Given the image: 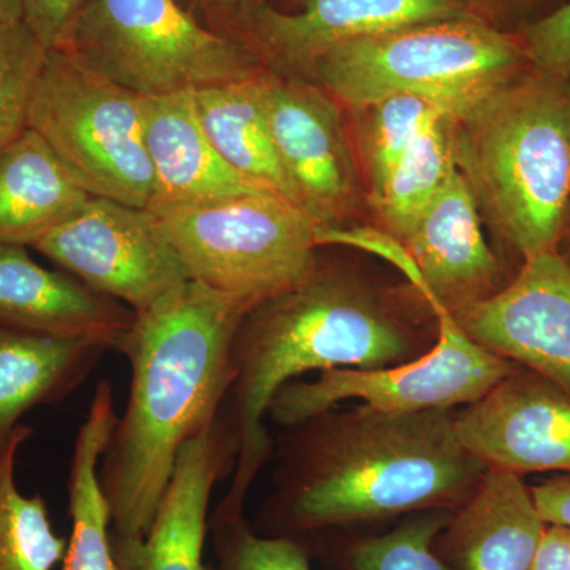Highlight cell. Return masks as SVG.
I'll list each match as a JSON object with an SVG mask.
<instances>
[{
  "instance_id": "cell-23",
  "label": "cell",
  "mask_w": 570,
  "mask_h": 570,
  "mask_svg": "<svg viewBox=\"0 0 570 570\" xmlns=\"http://www.w3.org/2000/svg\"><path fill=\"white\" fill-rule=\"evenodd\" d=\"M116 420L115 392L110 382L102 381L75 438L69 474L71 531L61 570H121L112 550L110 505L99 478Z\"/></svg>"
},
{
  "instance_id": "cell-21",
  "label": "cell",
  "mask_w": 570,
  "mask_h": 570,
  "mask_svg": "<svg viewBox=\"0 0 570 570\" xmlns=\"http://www.w3.org/2000/svg\"><path fill=\"white\" fill-rule=\"evenodd\" d=\"M91 198L29 127L0 149V245L33 247Z\"/></svg>"
},
{
  "instance_id": "cell-36",
  "label": "cell",
  "mask_w": 570,
  "mask_h": 570,
  "mask_svg": "<svg viewBox=\"0 0 570 570\" xmlns=\"http://www.w3.org/2000/svg\"><path fill=\"white\" fill-rule=\"evenodd\" d=\"M22 21L21 0H0V22Z\"/></svg>"
},
{
  "instance_id": "cell-31",
  "label": "cell",
  "mask_w": 570,
  "mask_h": 570,
  "mask_svg": "<svg viewBox=\"0 0 570 570\" xmlns=\"http://www.w3.org/2000/svg\"><path fill=\"white\" fill-rule=\"evenodd\" d=\"M88 0H21L22 22L48 51L62 48Z\"/></svg>"
},
{
  "instance_id": "cell-33",
  "label": "cell",
  "mask_w": 570,
  "mask_h": 570,
  "mask_svg": "<svg viewBox=\"0 0 570 570\" xmlns=\"http://www.w3.org/2000/svg\"><path fill=\"white\" fill-rule=\"evenodd\" d=\"M206 28L235 37L236 28L257 0H175Z\"/></svg>"
},
{
  "instance_id": "cell-22",
  "label": "cell",
  "mask_w": 570,
  "mask_h": 570,
  "mask_svg": "<svg viewBox=\"0 0 570 570\" xmlns=\"http://www.w3.org/2000/svg\"><path fill=\"white\" fill-rule=\"evenodd\" d=\"M264 71L195 89V110L206 137L232 170L266 193L302 206L266 121L261 89Z\"/></svg>"
},
{
  "instance_id": "cell-2",
  "label": "cell",
  "mask_w": 570,
  "mask_h": 570,
  "mask_svg": "<svg viewBox=\"0 0 570 570\" xmlns=\"http://www.w3.org/2000/svg\"><path fill=\"white\" fill-rule=\"evenodd\" d=\"M438 340L433 309L411 284L396 292L318 257L313 275L247 311L232 346V382L214 425L235 453L224 508L245 509L272 460L265 426L284 385L326 370H381L428 354Z\"/></svg>"
},
{
  "instance_id": "cell-20",
  "label": "cell",
  "mask_w": 570,
  "mask_h": 570,
  "mask_svg": "<svg viewBox=\"0 0 570 570\" xmlns=\"http://www.w3.org/2000/svg\"><path fill=\"white\" fill-rule=\"evenodd\" d=\"M105 352L91 341L0 324V452L22 415L66 400L91 376Z\"/></svg>"
},
{
  "instance_id": "cell-7",
  "label": "cell",
  "mask_w": 570,
  "mask_h": 570,
  "mask_svg": "<svg viewBox=\"0 0 570 570\" xmlns=\"http://www.w3.org/2000/svg\"><path fill=\"white\" fill-rule=\"evenodd\" d=\"M28 127L86 193L148 208L154 176L140 94L92 70L66 48L50 50Z\"/></svg>"
},
{
  "instance_id": "cell-8",
  "label": "cell",
  "mask_w": 570,
  "mask_h": 570,
  "mask_svg": "<svg viewBox=\"0 0 570 570\" xmlns=\"http://www.w3.org/2000/svg\"><path fill=\"white\" fill-rule=\"evenodd\" d=\"M190 279L255 306L305 283L318 264L317 220L275 194L160 214Z\"/></svg>"
},
{
  "instance_id": "cell-35",
  "label": "cell",
  "mask_w": 570,
  "mask_h": 570,
  "mask_svg": "<svg viewBox=\"0 0 570 570\" xmlns=\"http://www.w3.org/2000/svg\"><path fill=\"white\" fill-rule=\"evenodd\" d=\"M531 570H570V528L547 524Z\"/></svg>"
},
{
  "instance_id": "cell-25",
  "label": "cell",
  "mask_w": 570,
  "mask_h": 570,
  "mask_svg": "<svg viewBox=\"0 0 570 570\" xmlns=\"http://www.w3.org/2000/svg\"><path fill=\"white\" fill-rule=\"evenodd\" d=\"M455 124L441 112L426 124L401 157L384 189L367 204L376 213L379 230L401 242L417 223L439 190L456 170Z\"/></svg>"
},
{
  "instance_id": "cell-15",
  "label": "cell",
  "mask_w": 570,
  "mask_h": 570,
  "mask_svg": "<svg viewBox=\"0 0 570 570\" xmlns=\"http://www.w3.org/2000/svg\"><path fill=\"white\" fill-rule=\"evenodd\" d=\"M456 436L487 469L570 474V396L527 367L453 411Z\"/></svg>"
},
{
  "instance_id": "cell-4",
  "label": "cell",
  "mask_w": 570,
  "mask_h": 570,
  "mask_svg": "<svg viewBox=\"0 0 570 570\" xmlns=\"http://www.w3.org/2000/svg\"><path fill=\"white\" fill-rule=\"evenodd\" d=\"M455 160L515 272L557 250L570 208V81L524 70L456 119Z\"/></svg>"
},
{
  "instance_id": "cell-27",
  "label": "cell",
  "mask_w": 570,
  "mask_h": 570,
  "mask_svg": "<svg viewBox=\"0 0 570 570\" xmlns=\"http://www.w3.org/2000/svg\"><path fill=\"white\" fill-rule=\"evenodd\" d=\"M351 112L370 202L384 189L412 141L442 111L417 97L390 96Z\"/></svg>"
},
{
  "instance_id": "cell-17",
  "label": "cell",
  "mask_w": 570,
  "mask_h": 570,
  "mask_svg": "<svg viewBox=\"0 0 570 570\" xmlns=\"http://www.w3.org/2000/svg\"><path fill=\"white\" fill-rule=\"evenodd\" d=\"M134 318L122 303L37 264L24 246L0 245V324L122 352Z\"/></svg>"
},
{
  "instance_id": "cell-28",
  "label": "cell",
  "mask_w": 570,
  "mask_h": 570,
  "mask_svg": "<svg viewBox=\"0 0 570 570\" xmlns=\"http://www.w3.org/2000/svg\"><path fill=\"white\" fill-rule=\"evenodd\" d=\"M209 535L216 557L209 570H313L305 538L258 534L245 509L216 505L209 515Z\"/></svg>"
},
{
  "instance_id": "cell-19",
  "label": "cell",
  "mask_w": 570,
  "mask_h": 570,
  "mask_svg": "<svg viewBox=\"0 0 570 570\" xmlns=\"http://www.w3.org/2000/svg\"><path fill=\"white\" fill-rule=\"evenodd\" d=\"M546 528L524 478L487 469L439 532L434 551L450 570H531Z\"/></svg>"
},
{
  "instance_id": "cell-9",
  "label": "cell",
  "mask_w": 570,
  "mask_h": 570,
  "mask_svg": "<svg viewBox=\"0 0 570 570\" xmlns=\"http://www.w3.org/2000/svg\"><path fill=\"white\" fill-rule=\"evenodd\" d=\"M425 299L438 321V340L428 354L381 370L341 367L322 371L314 381L296 379L273 397L269 420L291 426L347 401L390 412L455 411L519 367L468 336L434 296Z\"/></svg>"
},
{
  "instance_id": "cell-32",
  "label": "cell",
  "mask_w": 570,
  "mask_h": 570,
  "mask_svg": "<svg viewBox=\"0 0 570 570\" xmlns=\"http://www.w3.org/2000/svg\"><path fill=\"white\" fill-rule=\"evenodd\" d=\"M483 20L502 31L517 32L547 17L568 0H468Z\"/></svg>"
},
{
  "instance_id": "cell-12",
  "label": "cell",
  "mask_w": 570,
  "mask_h": 570,
  "mask_svg": "<svg viewBox=\"0 0 570 570\" xmlns=\"http://www.w3.org/2000/svg\"><path fill=\"white\" fill-rule=\"evenodd\" d=\"M262 104L299 205L321 227H344L363 195V175L343 105L316 82L266 69Z\"/></svg>"
},
{
  "instance_id": "cell-3",
  "label": "cell",
  "mask_w": 570,
  "mask_h": 570,
  "mask_svg": "<svg viewBox=\"0 0 570 570\" xmlns=\"http://www.w3.org/2000/svg\"><path fill=\"white\" fill-rule=\"evenodd\" d=\"M250 307L189 279L135 313L121 352L132 373L129 400L99 466L112 540L145 538L179 452L216 419Z\"/></svg>"
},
{
  "instance_id": "cell-10",
  "label": "cell",
  "mask_w": 570,
  "mask_h": 570,
  "mask_svg": "<svg viewBox=\"0 0 570 570\" xmlns=\"http://www.w3.org/2000/svg\"><path fill=\"white\" fill-rule=\"evenodd\" d=\"M322 246L377 255L450 313L498 294L510 276L482 230L478 202L459 168L401 242L373 227H325Z\"/></svg>"
},
{
  "instance_id": "cell-34",
  "label": "cell",
  "mask_w": 570,
  "mask_h": 570,
  "mask_svg": "<svg viewBox=\"0 0 570 570\" xmlns=\"http://www.w3.org/2000/svg\"><path fill=\"white\" fill-rule=\"evenodd\" d=\"M530 490L543 523L570 528V474L543 480Z\"/></svg>"
},
{
  "instance_id": "cell-29",
  "label": "cell",
  "mask_w": 570,
  "mask_h": 570,
  "mask_svg": "<svg viewBox=\"0 0 570 570\" xmlns=\"http://www.w3.org/2000/svg\"><path fill=\"white\" fill-rule=\"evenodd\" d=\"M48 50L22 21L0 22V149L28 129Z\"/></svg>"
},
{
  "instance_id": "cell-11",
  "label": "cell",
  "mask_w": 570,
  "mask_h": 570,
  "mask_svg": "<svg viewBox=\"0 0 570 570\" xmlns=\"http://www.w3.org/2000/svg\"><path fill=\"white\" fill-rule=\"evenodd\" d=\"M33 249L134 313L190 279L156 214L107 198L92 197Z\"/></svg>"
},
{
  "instance_id": "cell-26",
  "label": "cell",
  "mask_w": 570,
  "mask_h": 570,
  "mask_svg": "<svg viewBox=\"0 0 570 570\" xmlns=\"http://www.w3.org/2000/svg\"><path fill=\"white\" fill-rule=\"evenodd\" d=\"M32 434L21 423L0 452V570H52L69 542L56 534L45 499L18 489V452Z\"/></svg>"
},
{
  "instance_id": "cell-18",
  "label": "cell",
  "mask_w": 570,
  "mask_h": 570,
  "mask_svg": "<svg viewBox=\"0 0 570 570\" xmlns=\"http://www.w3.org/2000/svg\"><path fill=\"white\" fill-rule=\"evenodd\" d=\"M146 148L153 165L148 212H178L269 194L232 170L206 137L198 121L193 91L142 96Z\"/></svg>"
},
{
  "instance_id": "cell-16",
  "label": "cell",
  "mask_w": 570,
  "mask_h": 570,
  "mask_svg": "<svg viewBox=\"0 0 570 570\" xmlns=\"http://www.w3.org/2000/svg\"><path fill=\"white\" fill-rule=\"evenodd\" d=\"M236 459L214 422L179 452L151 527L141 540H112L121 570H209L205 542L217 483L232 478Z\"/></svg>"
},
{
  "instance_id": "cell-6",
  "label": "cell",
  "mask_w": 570,
  "mask_h": 570,
  "mask_svg": "<svg viewBox=\"0 0 570 570\" xmlns=\"http://www.w3.org/2000/svg\"><path fill=\"white\" fill-rule=\"evenodd\" d=\"M62 48L140 96L195 91L268 69L246 41L206 28L175 0H88Z\"/></svg>"
},
{
  "instance_id": "cell-14",
  "label": "cell",
  "mask_w": 570,
  "mask_h": 570,
  "mask_svg": "<svg viewBox=\"0 0 570 570\" xmlns=\"http://www.w3.org/2000/svg\"><path fill=\"white\" fill-rule=\"evenodd\" d=\"M452 314L480 346L570 396V265L557 250L528 258L498 294Z\"/></svg>"
},
{
  "instance_id": "cell-5",
  "label": "cell",
  "mask_w": 570,
  "mask_h": 570,
  "mask_svg": "<svg viewBox=\"0 0 570 570\" xmlns=\"http://www.w3.org/2000/svg\"><path fill=\"white\" fill-rule=\"evenodd\" d=\"M530 67L515 33L464 18L341 45L298 78L322 86L348 111L411 96L461 119Z\"/></svg>"
},
{
  "instance_id": "cell-37",
  "label": "cell",
  "mask_w": 570,
  "mask_h": 570,
  "mask_svg": "<svg viewBox=\"0 0 570 570\" xmlns=\"http://www.w3.org/2000/svg\"><path fill=\"white\" fill-rule=\"evenodd\" d=\"M557 253L570 265V208L562 227L560 239H558Z\"/></svg>"
},
{
  "instance_id": "cell-1",
  "label": "cell",
  "mask_w": 570,
  "mask_h": 570,
  "mask_svg": "<svg viewBox=\"0 0 570 570\" xmlns=\"http://www.w3.org/2000/svg\"><path fill=\"white\" fill-rule=\"evenodd\" d=\"M272 490L253 528L307 538L384 527L423 510H456L485 475L456 436L453 411L355 404L281 428Z\"/></svg>"
},
{
  "instance_id": "cell-24",
  "label": "cell",
  "mask_w": 570,
  "mask_h": 570,
  "mask_svg": "<svg viewBox=\"0 0 570 570\" xmlns=\"http://www.w3.org/2000/svg\"><path fill=\"white\" fill-rule=\"evenodd\" d=\"M455 510H423L384 527L328 530L305 538L321 570H450L434 540Z\"/></svg>"
},
{
  "instance_id": "cell-30",
  "label": "cell",
  "mask_w": 570,
  "mask_h": 570,
  "mask_svg": "<svg viewBox=\"0 0 570 570\" xmlns=\"http://www.w3.org/2000/svg\"><path fill=\"white\" fill-rule=\"evenodd\" d=\"M513 33L532 69L570 81V0Z\"/></svg>"
},
{
  "instance_id": "cell-13",
  "label": "cell",
  "mask_w": 570,
  "mask_h": 570,
  "mask_svg": "<svg viewBox=\"0 0 570 570\" xmlns=\"http://www.w3.org/2000/svg\"><path fill=\"white\" fill-rule=\"evenodd\" d=\"M464 18H480L468 0H298L294 9L257 0L243 14L235 37L253 47L268 69L299 77L341 45Z\"/></svg>"
},
{
  "instance_id": "cell-38",
  "label": "cell",
  "mask_w": 570,
  "mask_h": 570,
  "mask_svg": "<svg viewBox=\"0 0 570 570\" xmlns=\"http://www.w3.org/2000/svg\"><path fill=\"white\" fill-rule=\"evenodd\" d=\"M292 2H294V6H295V3L298 2V0H292Z\"/></svg>"
}]
</instances>
